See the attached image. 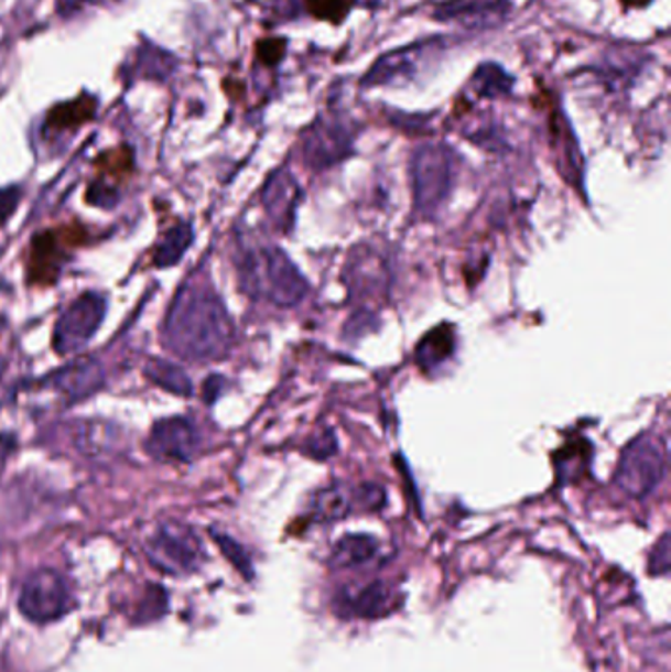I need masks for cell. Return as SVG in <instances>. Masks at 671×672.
Listing matches in <instances>:
<instances>
[{"label": "cell", "mask_w": 671, "mask_h": 672, "mask_svg": "<svg viewBox=\"0 0 671 672\" xmlns=\"http://www.w3.org/2000/svg\"><path fill=\"white\" fill-rule=\"evenodd\" d=\"M652 2L653 0H620V7L628 12V10L648 9Z\"/></svg>", "instance_id": "e575fe53"}, {"label": "cell", "mask_w": 671, "mask_h": 672, "mask_svg": "<svg viewBox=\"0 0 671 672\" xmlns=\"http://www.w3.org/2000/svg\"><path fill=\"white\" fill-rule=\"evenodd\" d=\"M668 473V448L662 436L646 433L623 451L615 473L618 490L628 498L642 500L650 496Z\"/></svg>", "instance_id": "3957f363"}, {"label": "cell", "mask_w": 671, "mask_h": 672, "mask_svg": "<svg viewBox=\"0 0 671 672\" xmlns=\"http://www.w3.org/2000/svg\"><path fill=\"white\" fill-rule=\"evenodd\" d=\"M349 273L353 278L350 288L359 291L360 295H370L387 288V265L370 250L360 248L359 256L350 260Z\"/></svg>", "instance_id": "7402d4cb"}, {"label": "cell", "mask_w": 671, "mask_h": 672, "mask_svg": "<svg viewBox=\"0 0 671 672\" xmlns=\"http://www.w3.org/2000/svg\"><path fill=\"white\" fill-rule=\"evenodd\" d=\"M87 203L99 209H112L120 203L119 187L109 180H97L91 183V187L87 189Z\"/></svg>", "instance_id": "83f0119b"}, {"label": "cell", "mask_w": 671, "mask_h": 672, "mask_svg": "<svg viewBox=\"0 0 671 672\" xmlns=\"http://www.w3.org/2000/svg\"><path fill=\"white\" fill-rule=\"evenodd\" d=\"M69 242L57 230H44L32 237L29 254V280L34 285H54L72 262Z\"/></svg>", "instance_id": "4fadbf2b"}, {"label": "cell", "mask_w": 671, "mask_h": 672, "mask_svg": "<svg viewBox=\"0 0 671 672\" xmlns=\"http://www.w3.org/2000/svg\"><path fill=\"white\" fill-rule=\"evenodd\" d=\"M74 606V596L69 584L54 568H37L22 584L19 596L20 614L24 618L44 626L57 619Z\"/></svg>", "instance_id": "52a82bcc"}, {"label": "cell", "mask_w": 671, "mask_h": 672, "mask_svg": "<svg viewBox=\"0 0 671 672\" xmlns=\"http://www.w3.org/2000/svg\"><path fill=\"white\" fill-rule=\"evenodd\" d=\"M516 77L512 73L506 72L505 67L495 62H485L478 65L475 73L470 75V91L475 93L480 99H498L508 97L515 91Z\"/></svg>", "instance_id": "603a6c76"}, {"label": "cell", "mask_w": 671, "mask_h": 672, "mask_svg": "<svg viewBox=\"0 0 671 672\" xmlns=\"http://www.w3.org/2000/svg\"><path fill=\"white\" fill-rule=\"evenodd\" d=\"M97 99L93 95H79L72 100L59 102L56 107H52L44 120V134L54 137V134H72L75 130L91 122L97 115Z\"/></svg>", "instance_id": "e0dca14e"}, {"label": "cell", "mask_w": 671, "mask_h": 672, "mask_svg": "<svg viewBox=\"0 0 671 672\" xmlns=\"http://www.w3.org/2000/svg\"><path fill=\"white\" fill-rule=\"evenodd\" d=\"M144 553L154 568L172 576L199 571L205 563L202 539L182 521H162L144 541Z\"/></svg>", "instance_id": "5b68a950"}, {"label": "cell", "mask_w": 671, "mask_h": 672, "mask_svg": "<svg viewBox=\"0 0 671 672\" xmlns=\"http://www.w3.org/2000/svg\"><path fill=\"white\" fill-rule=\"evenodd\" d=\"M457 336L455 328L450 323H443L440 327L432 328L428 335L415 346V364L422 368L423 372L437 370L440 366L451 360L455 353Z\"/></svg>", "instance_id": "ffe728a7"}, {"label": "cell", "mask_w": 671, "mask_h": 672, "mask_svg": "<svg viewBox=\"0 0 671 672\" xmlns=\"http://www.w3.org/2000/svg\"><path fill=\"white\" fill-rule=\"evenodd\" d=\"M390 590H388L387 584L382 582H372L365 588H360L355 598L349 600V609L359 616V618H380L388 614L390 608Z\"/></svg>", "instance_id": "d4e9b609"}, {"label": "cell", "mask_w": 671, "mask_h": 672, "mask_svg": "<svg viewBox=\"0 0 671 672\" xmlns=\"http://www.w3.org/2000/svg\"><path fill=\"white\" fill-rule=\"evenodd\" d=\"M355 152V128L340 115H322L305 130L304 160L313 170H327Z\"/></svg>", "instance_id": "9c48e42d"}, {"label": "cell", "mask_w": 671, "mask_h": 672, "mask_svg": "<svg viewBox=\"0 0 671 672\" xmlns=\"http://www.w3.org/2000/svg\"><path fill=\"white\" fill-rule=\"evenodd\" d=\"M552 144L553 152L558 155L560 172L567 182L577 189H583V177H585V160L581 154L580 142L571 128V122L563 110H555L552 115Z\"/></svg>", "instance_id": "2e32d148"}, {"label": "cell", "mask_w": 671, "mask_h": 672, "mask_svg": "<svg viewBox=\"0 0 671 672\" xmlns=\"http://www.w3.org/2000/svg\"><path fill=\"white\" fill-rule=\"evenodd\" d=\"M237 340V327L221 295L207 283L175 291L162 323V343L185 362H221Z\"/></svg>", "instance_id": "6da1fadb"}, {"label": "cell", "mask_w": 671, "mask_h": 672, "mask_svg": "<svg viewBox=\"0 0 671 672\" xmlns=\"http://www.w3.org/2000/svg\"><path fill=\"white\" fill-rule=\"evenodd\" d=\"M2 372H4V362L0 360V376H2Z\"/></svg>", "instance_id": "74e56055"}, {"label": "cell", "mask_w": 671, "mask_h": 672, "mask_svg": "<svg viewBox=\"0 0 671 672\" xmlns=\"http://www.w3.org/2000/svg\"><path fill=\"white\" fill-rule=\"evenodd\" d=\"M305 453L312 456V458H315V460H327L329 456L337 453V438H335V435H333L329 429H325V431L317 433V435H313L312 438L307 441Z\"/></svg>", "instance_id": "4dcf8cb0"}, {"label": "cell", "mask_w": 671, "mask_h": 672, "mask_svg": "<svg viewBox=\"0 0 671 672\" xmlns=\"http://www.w3.org/2000/svg\"><path fill=\"white\" fill-rule=\"evenodd\" d=\"M378 553L377 539L365 533H350L340 536L339 541L333 546L332 561L340 568L360 566L370 563Z\"/></svg>", "instance_id": "cb8c5ba5"}, {"label": "cell", "mask_w": 671, "mask_h": 672, "mask_svg": "<svg viewBox=\"0 0 671 672\" xmlns=\"http://www.w3.org/2000/svg\"><path fill=\"white\" fill-rule=\"evenodd\" d=\"M239 285L250 300L264 301L282 310L302 303L310 283L282 248L255 246L239 258Z\"/></svg>", "instance_id": "7a4b0ae2"}, {"label": "cell", "mask_w": 671, "mask_h": 672, "mask_svg": "<svg viewBox=\"0 0 671 672\" xmlns=\"http://www.w3.org/2000/svg\"><path fill=\"white\" fill-rule=\"evenodd\" d=\"M22 197H24V192L20 185L0 187V228L7 227L10 218L17 215Z\"/></svg>", "instance_id": "f546056e"}, {"label": "cell", "mask_w": 671, "mask_h": 672, "mask_svg": "<svg viewBox=\"0 0 671 672\" xmlns=\"http://www.w3.org/2000/svg\"><path fill=\"white\" fill-rule=\"evenodd\" d=\"M109 311V300L99 291H85L65 307L52 333V348L57 356L84 353L99 333Z\"/></svg>", "instance_id": "8992f818"}, {"label": "cell", "mask_w": 671, "mask_h": 672, "mask_svg": "<svg viewBox=\"0 0 671 672\" xmlns=\"http://www.w3.org/2000/svg\"><path fill=\"white\" fill-rule=\"evenodd\" d=\"M4 325H7L4 318L0 317V335H2V330H4Z\"/></svg>", "instance_id": "8d00e7d4"}, {"label": "cell", "mask_w": 671, "mask_h": 672, "mask_svg": "<svg viewBox=\"0 0 671 672\" xmlns=\"http://www.w3.org/2000/svg\"><path fill=\"white\" fill-rule=\"evenodd\" d=\"M17 448H19V438H17V435L0 431V463L9 460L10 456L17 453Z\"/></svg>", "instance_id": "836d02e7"}, {"label": "cell", "mask_w": 671, "mask_h": 672, "mask_svg": "<svg viewBox=\"0 0 671 672\" xmlns=\"http://www.w3.org/2000/svg\"><path fill=\"white\" fill-rule=\"evenodd\" d=\"M195 228L190 220H177L160 237L152 250V264L160 270L174 268L184 260L187 250L194 246Z\"/></svg>", "instance_id": "d6986e66"}, {"label": "cell", "mask_w": 671, "mask_h": 672, "mask_svg": "<svg viewBox=\"0 0 671 672\" xmlns=\"http://www.w3.org/2000/svg\"><path fill=\"white\" fill-rule=\"evenodd\" d=\"M142 373L147 378L148 382L154 383L156 388H160L166 393L172 395H180V398H190L194 393V382L192 378L187 376L184 368H180L177 364L170 362L166 358H148Z\"/></svg>", "instance_id": "44dd1931"}, {"label": "cell", "mask_w": 671, "mask_h": 672, "mask_svg": "<svg viewBox=\"0 0 671 672\" xmlns=\"http://www.w3.org/2000/svg\"><path fill=\"white\" fill-rule=\"evenodd\" d=\"M85 2H93V0H59V4H62V7H64V10H67V12H72V10L79 9V7H82V4H85Z\"/></svg>", "instance_id": "d590c367"}, {"label": "cell", "mask_w": 671, "mask_h": 672, "mask_svg": "<svg viewBox=\"0 0 671 672\" xmlns=\"http://www.w3.org/2000/svg\"><path fill=\"white\" fill-rule=\"evenodd\" d=\"M313 19L329 22L333 26H339L349 19L350 12L357 7H365L362 0H304Z\"/></svg>", "instance_id": "484cf974"}, {"label": "cell", "mask_w": 671, "mask_h": 672, "mask_svg": "<svg viewBox=\"0 0 671 672\" xmlns=\"http://www.w3.org/2000/svg\"><path fill=\"white\" fill-rule=\"evenodd\" d=\"M443 50V40L430 37L410 46L398 47L380 55L360 79L362 87H394L414 82L435 55Z\"/></svg>", "instance_id": "ba28073f"}, {"label": "cell", "mask_w": 671, "mask_h": 672, "mask_svg": "<svg viewBox=\"0 0 671 672\" xmlns=\"http://www.w3.org/2000/svg\"><path fill=\"white\" fill-rule=\"evenodd\" d=\"M355 509H359L357 488H347L340 484L317 491L310 503V513L320 523H332V521L345 519Z\"/></svg>", "instance_id": "ac0fdd59"}, {"label": "cell", "mask_w": 671, "mask_h": 672, "mask_svg": "<svg viewBox=\"0 0 671 672\" xmlns=\"http://www.w3.org/2000/svg\"><path fill=\"white\" fill-rule=\"evenodd\" d=\"M302 197L304 193L300 183L285 167L277 170L268 177L260 195L268 217L272 218L277 228L284 232L294 227L295 213L302 203Z\"/></svg>", "instance_id": "5bb4252c"}, {"label": "cell", "mask_w": 671, "mask_h": 672, "mask_svg": "<svg viewBox=\"0 0 671 672\" xmlns=\"http://www.w3.org/2000/svg\"><path fill=\"white\" fill-rule=\"evenodd\" d=\"M288 50L285 37H264L257 44V59L268 67H277L284 59Z\"/></svg>", "instance_id": "f1b7e54d"}, {"label": "cell", "mask_w": 671, "mask_h": 672, "mask_svg": "<svg viewBox=\"0 0 671 672\" xmlns=\"http://www.w3.org/2000/svg\"><path fill=\"white\" fill-rule=\"evenodd\" d=\"M144 451L158 463L192 464L202 451V433L194 419L185 415L158 419L144 441Z\"/></svg>", "instance_id": "30bf717a"}, {"label": "cell", "mask_w": 671, "mask_h": 672, "mask_svg": "<svg viewBox=\"0 0 671 672\" xmlns=\"http://www.w3.org/2000/svg\"><path fill=\"white\" fill-rule=\"evenodd\" d=\"M457 162V154L442 142H428L415 150L410 165L415 209L432 215L442 207L453 187Z\"/></svg>", "instance_id": "277c9868"}, {"label": "cell", "mask_w": 671, "mask_h": 672, "mask_svg": "<svg viewBox=\"0 0 671 672\" xmlns=\"http://www.w3.org/2000/svg\"><path fill=\"white\" fill-rule=\"evenodd\" d=\"M225 386H227V380L221 378V376H209V378L203 382V401H205L207 405H213L215 401L221 398V393L225 391Z\"/></svg>", "instance_id": "d6a6232c"}, {"label": "cell", "mask_w": 671, "mask_h": 672, "mask_svg": "<svg viewBox=\"0 0 671 672\" xmlns=\"http://www.w3.org/2000/svg\"><path fill=\"white\" fill-rule=\"evenodd\" d=\"M212 535L213 539H215V543L221 549L223 554L229 559L230 563L237 566V571L245 574L247 578H252V564H250L247 551H245L232 536L225 535V533H217V531H213Z\"/></svg>", "instance_id": "4316f807"}, {"label": "cell", "mask_w": 671, "mask_h": 672, "mask_svg": "<svg viewBox=\"0 0 671 672\" xmlns=\"http://www.w3.org/2000/svg\"><path fill=\"white\" fill-rule=\"evenodd\" d=\"M107 382V373L99 360L95 358H77L65 364L56 372L46 373L37 380V390L52 391L67 405L79 403L101 391Z\"/></svg>", "instance_id": "8fae6325"}, {"label": "cell", "mask_w": 671, "mask_h": 672, "mask_svg": "<svg viewBox=\"0 0 671 672\" xmlns=\"http://www.w3.org/2000/svg\"><path fill=\"white\" fill-rule=\"evenodd\" d=\"M670 535L663 533L660 543L653 546L650 561H648V568L653 576H665L670 573Z\"/></svg>", "instance_id": "1f68e13d"}, {"label": "cell", "mask_w": 671, "mask_h": 672, "mask_svg": "<svg viewBox=\"0 0 671 672\" xmlns=\"http://www.w3.org/2000/svg\"><path fill=\"white\" fill-rule=\"evenodd\" d=\"M69 441L85 458H111L125 451V429L105 419H79L69 425Z\"/></svg>", "instance_id": "7c38bea8"}, {"label": "cell", "mask_w": 671, "mask_h": 672, "mask_svg": "<svg viewBox=\"0 0 671 672\" xmlns=\"http://www.w3.org/2000/svg\"><path fill=\"white\" fill-rule=\"evenodd\" d=\"M508 12V0H443L435 4L432 19L437 22H461L470 28H490L500 24Z\"/></svg>", "instance_id": "9a60e30c"}]
</instances>
